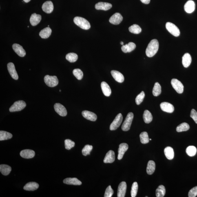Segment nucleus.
<instances>
[{"label": "nucleus", "instance_id": "nucleus-1", "mask_svg": "<svg viewBox=\"0 0 197 197\" xmlns=\"http://www.w3.org/2000/svg\"><path fill=\"white\" fill-rule=\"evenodd\" d=\"M159 43L157 40H151L146 50V54L148 57H151L154 56L158 50Z\"/></svg>", "mask_w": 197, "mask_h": 197}, {"label": "nucleus", "instance_id": "nucleus-2", "mask_svg": "<svg viewBox=\"0 0 197 197\" xmlns=\"http://www.w3.org/2000/svg\"><path fill=\"white\" fill-rule=\"evenodd\" d=\"M74 21L76 25L84 30H88L90 28V23L85 18L76 16L74 18Z\"/></svg>", "mask_w": 197, "mask_h": 197}, {"label": "nucleus", "instance_id": "nucleus-3", "mask_svg": "<svg viewBox=\"0 0 197 197\" xmlns=\"http://www.w3.org/2000/svg\"><path fill=\"white\" fill-rule=\"evenodd\" d=\"M133 118H134V114L132 112H129L122 126V130L126 131L129 130Z\"/></svg>", "mask_w": 197, "mask_h": 197}, {"label": "nucleus", "instance_id": "nucleus-4", "mask_svg": "<svg viewBox=\"0 0 197 197\" xmlns=\"http://www.w3.org/2000/svg\"><path fill=\"white\" fill-rule=\"evenodd\" d=\"M44 82L46 85L49 87H54L57 85L58 84V80L57 77L50 76L47 75L44 78Z\"/></svg>", "mask_w": 197, "mask_h": 197}, {"label": "nucleus", "instance_id": "nucleus-5", "mask_svg": "<svg viewBox=\"0 0 197 197\" xmlns=\"http://www.w3.org/2000/svg\"><path fill=\"white\" fill-rule=\"evenodd\" d=\"M26 106V103L23 100H19L14 102L9 109V111L11 112L21 111L24 109Z\"/></svg>", "mask_w": 197, "mask_h": 197}, {"label": "nucleus", "instance_id": "nucleus-6", "mask_svg": "<svg viewBox=\"0 0 197 197\" xmlns=\"http://www.w3.org/2000/svg\"><path fill=\"white\" fill-rule=\"evenodd\" d=\"M166 28L167 30L175 36H178L180 35V31L178 27L172 23L168 22L166 24Z\"/></svg>", "mask_w": 197, "mask_h": 197}, {"label": "nucleus", "instance_id": "nucleus-7", "mask_svg": "<svg viewBox=\"0 0 197 197\" xmlns=\"http://www.w3.org/2000/svg\"><path fill=\"white\" fill-rule=\"evenodd\" d=\"M123 120V116L120 113L116 116L114 121L111 123L109 129L111 131L116 130L120 126Z\"/></svg>", "mask_w": 197, "mask_h": 197}, {"label": "nucleus", "instance_id": "nucleus-8", "mask_svg": "<svg viewBox=\"0 0 197 197\" xmlns=\"http://www.w3.org/2000/svg\"><path fill=\"white\" fill-rule=\"evenodd\" d=\"M171 85L173 88L178 94H182L184 91V85L180 81L176 78H173L171 80Z\"/></svg>", "mask_w": 197, "mask_h": 197}, {"label": "nucleus", "instance_id": "nucleus-9", "mask_svg": "<svg viewBox=\"0 0 197 197\" xmlns=\"http://www.w3.org/2000/svg\"><path fill=\"white\" fill-rule=\"evenodd\" d=\"M54 109L56 112L60 116H67V112L66 109L61 104L57 103L54 105Z\"/></svg>", "mask_w": 197, "mask_h": 197}, {"label": "nucleus", "instance_id": "nucleus-10", "mask_svg": "<svg viewBox=\"0 0 197 197\" xmlns=\"http://www.w3.org/2000/svg\"><path fill=\"white\" fill-rule=\"evenodd\" d=\"M123 17L119 13L116 12L111 16L109 19V22L113 25H117L121 22Z\"/></svg>", "mask_w": 197, "mask_h": 197}, {"label": "nucleus", "instance_id": "nucleus-11", "mask_svg": "<svg viewBox=\"0 0 197 197\" xmlns=\"http://www.w3.org/2000/svg\"><path fill=\"white\" fill-rule=\"evenodd\" d=\"M7 66L9 72L11 77L14 80H17L18 79V74L14 64L12 63H9L7 64Z\"/></svg>", "mask_w": 197, "mask_h": 197}, {"label": "nucleus", "instance_id": "nucleus-12", "mask_svg": "<svg viewBox=\"0 0 197 197\" xmlns=\"http://www.w3.org/2000/svg\"><path fill=\"white\" fill-rule=\"evenodd\" d=\"M160 106L161 109L164 112L171 113L174 111L173 105L168 102H162L161 103Z\"/></svg>", "mask_w": 197, "mask_h": 197}, {"label": "nucleus", "instance_id": "nucleus-13", "mask_svg": "<svg viewBox=\"0 0 197 197\" xmlns=\"http://www.w3.org/2000/svg\"><path fill=\"white\" fill-rule=\"evenodd\" d=\"M127 189V184L125 181L120 182L118 186L117 197H124L125 196Z\"/></svg>", "mask_w": 197, "mask_h": 197}, {"label": "nucleus", "instance_id": "nucleus-14", "mask_svg": "<svg viewBox=\"0 0 197 197\" xmlns=\"http://www.w3.org/2000/svg\"><path fill=\"white\" fill-rule=\"evenodd\" d=\"M12 49L16 54L21 57H23L26 55V53L22 47L17 43H14L12 45Z\"/></svg>", "mask_w": 197, "mask_h": 197}, {"label": "nucleus", "instance_id": "nucleus-15", "mask_svg": "<svg viewBox=\"0 0 197 197\" xmlns=\"http://www.w3.org/2000/svg\"><path fill=\"white\" fill-rule=\"evenodd\" d=\"M42 8L44 12L47 14H50L54 10V5L52 2L47 1L43 4Z\"/></svg>", "mask_w": 197, "mask_h": 197}, {"label": "nucleus", "instance_id": "nucleus-16", "mask_svg": "<svg viewBox=\"0 0 197 197\" xmlns=\"http://www.w3.org/2000/svg\"><path fill=\"white\" fill-rule=\"evenodd\" d=\"M112 7V5L111 4L103 2H99L96 3L95 5V8L96 10H103L107 11L110 9Z\"/></svg>", "mask_w": 197, "mask_h": 197}, {"label": "nucleus", "instance_id": "nucleus-17", "mask_svg": "<svg viewBox=\"0 0 197 197\" xmlns=\"http://www.w3.org/2000/svg\"><path fill=\"white\" fill-rule=\"evenodd\" d=\"M128 145L127 143H122L120 144L118 150V160H120L123 158L124 154L128 149Z\"/></svg>", "mask_w": 197, "mask_h": 197}, {"label": "nucleus", "instance_id": "nucleus-18", "mask_svg": "<svg viewBox=\"0 0 197 197\" xmlns=\"http://www.w3.org/2000/svg\"><path fill=\"white\" fill-rule=\"evenodd\" d=\"M20 156L26 159L33 158L35 155L34 151L30 149H25L22 150L20 153Z\"/></svg>", "mask_w": 197, "mask_h": 197}, {"label": "nucleus", "instance_id": "nucleus-19", "mask_svg": "<svg viewBox=\"0 0 197 197\" xmlns=\"http://www.w3.org/2000/svg\"><path fill=\"white\" fill-rule=\"evenodd\" d=\"M82 116L87 120L92 121H95L97 118L96 115L94 112L88 111H84L82 112Z\"/></svg>", "mask_w": 197, "mask_h": 197}, {"label": "nucleus", "instance_id": "nucleus-20", "mask_svg": "<svg viewBox=\"0 0 197 197\" xmlns=\"http://www.w3.org/2000/svg\"><path fill=\"white\" fill-rule=\"evenodd\" d=\"M195 5L194 2L189 0L186 2L184 5V10L188 13H191L195 10Z\"/></svg>", "mask_w": 197, "mask_h": 197}, {"label": "nucleus", "instance_id": "nucleus-21", "mask_svg": "<svg viewBox=\"0 0 197 197\" xmlns=\"http://www.w3.org/2000/svg\"><path fill=\"white\" fill-rule=\"evenodd\" d=\"M111 73L113 78L116 81L119 83H123L124 81L125 78L123 75L121 73L115 70L111 71Z\"/></svg>", "mask_w": 197, "mask_h": 197}, {"label": "nucleus", "instance_id": "nucleus-22", "mask_svg": "<svg viewBox=\"0 0 197 197\" xmlns=\"http://www.w3.org/2000/svg\"><path fill=\"white\" fill-rule=\"evenodd\" d=\"M115 160V154L114 151L109 150L106 154L103 161L105 163H112Z\"/></svg>", "mask_w": 197, "mask_h": 197}, {"label": "nucleus", "instance_id": "nucleus-23", "mask_svg": "<svg viewBox=\"0 0 197 197\" xmlns=\"http://www.w3.org/2000/svg\"><path fill=\"white\" fill-rule=\"evenodd\" d=\"M136 47V44L132 42H130L127 44L122 46L121 49L124 53H129L134 50Z\"/></svg>", "mask_w": 197, "mask_h": 197}, {"label": "nucleus", "instance_id": "nucleus-24", "mask_svg": "<svg viewBox=\"0 0 197 197\" xmlns=\"http://www.w3.org/2000/svg\"><path fill=\"white\" fill-rule=\"evenodd\" d=\"M64 183L67 185H81L82 182L76 178H67L63 181Z\"/></svg>", "mask_w": 197, "mask_h": 197}, {"label": "nucleus", "instance_id": "nucleus-25", "mask_svg": "<svg viewBox=\"0 0 197 197\" xmlns=\"http://www.w3.org/2000/svg\"><path fill=\"white\" fill-rule=\"evenodd\" d=\"M41 20V16L39 14L33 13L31 16L30 21L33 26H35L40 22Z\"/></svg>", "mask_w": 197, "mask_h": 197}, {"label": "nucleus", "instance_id": "nucleus-26", "mask_svg": "<svg viewBox=\"0 0 197 197\" xmlns=\"http://www.w3.org/2000/svg\"><path fill=\"white\" fill-rule=\"evenodd\" d=\"M192 62L191 57L188 53H186L182 57V64L185 67H188L190 65Z\"/></svg>", "mask_w": 197, "mask_h": 197}, {"label": "nucleus", "instance_id": "nucleus-27", "mask_svg": "<svg viewBox=\"0 0 197 197\" xmlns=\"http://www.w3.org/2000/svg\"><path fill=\"white\" fill-rule=\"evenodd\" d=\"M39 187V184L36 182H31L26 184L23 189L26 191H34L37 189Z\"/></svg>", "mask_w": 197, "mask_h": 197}, {"label": "nucleus", "instance_id": "nucleus-28", "mask_svg": "<svg viewBox=\"0 0 197 197\" xmlns=\"http://www.w3.org/2000/svg\"><path fill=\"white\" fill-rule=\"evenodd\" d=\"M101 87L103 94L105 96H109L110 95L111 91L109 85L105 82H102L101 84Z\"/></svg>", "mask_w": 197, "mask_h": 197}, {"label": "nucleus", "instance_id": "nucleus-29", "mask_svg": "<svg viewBox=\"0 0 197 197\" xmlns=\"http://www.w3.org/2000/svg\"><path fill=\"white\" fill-rule=\"evenodd\" d=\"M164 152L168 159L171 160L174 158V152L172 147H166L164 149Z\"/></svg>", "mask_w": 197, "mask_h": 197}, {"label": "nucleus", "instance_id": "nucleus-30", "mask_svg": "<svg viewBox=\"0 0 197 197\" xmlns=\"http://www.w3.org/2000/svg\"><path fill=\"white\" fill-rule=\"evenodd\" d=\"M52 32V30L50 27H46L41 31V32L39 33V35L41 38L46 39V38H49Z\"/></svg>", "mask_w": 197, "mask_h": 197}, {"label": "nucleus", "instance_id": "nucleus-31", "mask_svg": "<svg viewBox=\"0 0 197 197\" xmlns=\"http://www.w3.org/2000/svg\"><path fill=\"white\" fill-rule=\"evenodd\" d=\"M156 168V165L154 161L150 160L148 162L147 171L148 174L151 175L153 174Z\"/></svg>", "mask_w": 197, "mask_h": 197}, {"label": "nucleus", "instance_id": "nucleus-32", "mask_svg": "<svg viewBox=\"0 0 197 197\" xmlns=\"http://www.w3.org/2000/svg\"><path fill=\"white\" fill-rule=\"evenodd\" d=\"M12 168L8 165H5V164H1L0 165V171L2 174L5 176H7L10 174Z\"/></svg>", "mask_w": 197, "mask_h": 197}, {"label": "nucleus", "instance_id": "nucleus-33", "mask_svg": "<svg viewBox=\"0 0 197 197\" xmlns=\"http://www.w3.org/2000/svg\"><path fill=\"white\" fill-rule=\"evenodd\" d=\"M143 119L145 123H149L153 120L152 114L149 111L145 110L143 113Z\"/></svg>", "mask_w": 197, "mask_h": 197}, {"label": "nucleus", "instance_id": "nucleus-34", "mask_svg": "<svg viewBox=\"0 0 197 197\" xmlns=\"http://www.w3.org/2000/svg\"><path fill=\"white\" fill-rule=\"evenodd\" d=\"M12 137V135L10 133L4 131H0V140L10 139Z\"/></svg>", "mask_w": 197, "mask_h": 197}, {"label": "nucleus", "instance_id": "nucleus-35", "mask_svg": "<svg viewBox=\"0 0 197 197\" xmlns=\"http://www.w3.org/2000/svg\"><path fill=\"white\" fill-rule=\"evenodd\" d=\"M161 86L159 83L156 82L154 84V87L153 89L152 93L153 95L155 96H157L161 94Z\"/></svg>", "mask_w": 197, "mask_h": 197}, {"label": "nucleus", "instance_id": "nucleus-36", "mask_svg": "<svg viewBox=\"0 0 197 197\" xmlns=\"http://www.w3.org/2000/svg\"><path fill=\"white\" fill-rule=\"evenodd\" d=\"M166 190L165 187L163 185H160L156 190L157 197H163L165 196Z\"/></svg>", "mask_w": 197, "mask_h": 197}, {"label": "nucleus", "instance_id": "nucleus-37", "mask_svg": "<svg viewBox=\"0 0 197 197\" xmlns=\"http://www.w3.org/2000/svg\"><path fill=\"white\" fill-rule=\"evenodd\" d=\"M189 126L187 123H182L179 125L176 128L177 132H181L182 131H187L189 129Z\"/></svg>", "mask_w": 197, "mask_h": 197}, {"label": "nucleus", "instance_id": "nucleus-38", "mask_svg": "<svg viewBox=\"0 0 197 197\" xmlns=\"http://www.w3.org/2000/svg\"><path fill=\"white\" fill-rule=\"evenodd\" d=\"M66 58L70 63H74L78 59V56L74 53H69L66 56Z\"/></svg>", "mask_w": 197, "mask_h": 197}, {"label": "nucleus", "instance_id": "nucleus-39", "mask_svg": "<svg viewBox=\"0 0 197 197\" xmlns=\"http://www.w3.org/2000/svg\"><path fill=\"white\" fill-rule=\"evenodd\" d=\"M129 31L132 33L138 34L141 32L142 29L139 26L134 24L129 27Z\"/></svg>", "mask_w": 197, "mask_h": 197}, {"label": "nucleus", "instance_id": "nucleus-40", "mask_svg": "<svg viewBox=\"0 0 197 197\" xmlns=\"http://www.w3.org/2000/svg\"><path fill=\"white\" fill-rule=\"evenodd\" d=\"M186 152L189 156H194L197 152L196 148L193 146H189L186 149Z\"/></svg>", "mask_w": 197, "mask_h": 197}, {"label": "nucleus", "instance_id": "nucleus-41", "mask_svg": "<svg viewBox=\"0 0 197 197\" xmlns=\"http://www.w3.org/2000/svg\"><path fill=\"white\" fill-rule=\"evenodd\" d=\"M140 142L142 144H147L149 142V139L147 132L141 133L140 136Z\"/></svg>", "mask_w": 197, "mask_h": 197}, {"label": "nucleus", "instance_id": "nucleus-42", "mask_svg": "<svg viewBox=\"0 0 197 197\" xmlns=\"http://www.w3.org/2000/svg\"><path fill=\"white\" fill-rule=\"evenodd\" d=\"M93 149L92 145H86L82 150V154L84 156H87L88 155L90 154V152Z\"/></svg>", "mask_w": 197, "mask_h": 197}, {"label": "nucleus", "instance_id": "nucleus-43", "mask_svg": "<svg viewBox=\"0 0 197 197\" xmlns=\"http://www.w3.org/2000/svg\"><path fill=\"white\" fill-rule=\"evenodd\" d=\"M74 76L78 80L82 79L83 76V74L81 70L79 69H76L73 71Z\"/></svg>", "mask_w": 197, "mask_h": 197}, {"label": "nucleus", "instance_id": "nucleus-44", "mask_svg": "<svg viewBox=\"0 0 197 197\" xmlns=\"http://www.w3.org/2000/svg\"><path fill=\"white\" fill-rule=\"evenodd\" d=\"M138 189V184L137 182H135L133 183L131 187V196L132 197H136Z\"/></svg>", "mask_w": 197, "mask_h": 197}, {"label": "nucleus", "instance_id": "nucleus-45", "mask_svg": "<svg viewBox=\"0 0 197 197\" xmlns=\"http://www.w3.org/2000/svg\"><path fill=\"white\" fill-rule=\"evenodd\" d=\"M145 96V94L143 91H142L140 94L138 95L136 98V102L137 105H140L143 102Z\"/></svg>", "mask_w": 197, "mask_h": 197}, {"label": "nucleus", "instance_id": "nucleus-46", "mask_svg": "<svg viewBox=\"0 0 197 197\" xmlns=\"http://www.w3.org/2000/svg\"><path fill=\"white\" fill-rule=\"evenodd\" d=\"M75 143L72 140L67 139L65 140V149L67 150H70L72 147H74Z\"/></svg>", "mask_w": 197, "mask_h": 197}, {"label": "nucleus", "instance_id": "nucleus-47", "mask_svg": "<svg viewBox=\"0 0 197 197\" xmlns=\"http://www.w3.org/2000/svg\"><path fill=\"white\" fill-rule=\"evenodd\" d=\"M114 194V191L111 188V186L109 185L108 187L105 190V197H111Z\"/></svg>", "mask_w": 197, "mask_h": 197}, {"label": "nucleus", "instance_id": "nucleus-48", "mask_svg": "<svg viewBox=\"0 0 197 197\" xmlns=\"http://www.w3.org/2000/svg\"><path fill=\"white\" fill-rule=\"evenodd\" d=\"M197 195V186L191 189L188 193L189 197H195Z\"/></svg>", "mask_w": 197, "mask_h": 197}, {"label": "nucleus", "instance_id": "nucleus-49", "mask_svg": "<svg viewBox=\"0 0 197 197\" xmlns=\"http://www.w3.org/2000/svg\"><path fill=\"white\" fill-rule=\"evenodd\" d=\"M191 117L194 120L195 123L197 124V112L195 109H192L191 111Z\"/></svg>", "mask_w": 197, "mask_h": 197}, {"label": "nucleus", "instance_id": "nucleus-50", "mask_svg": "<svg viewBox=\"0 0 197 197\" xmlns=\"http://www.w3.org/2000/svg\"><path fill=\"white\" fill-rule=\"evenodd\" d=\"M140 1L143 3L148 4L150 2V0H140Z\"/></svg>", "mask_w": 197, "mask_h": 197}, {"label": "nucleus", "instance_id": "nucleus-51", "mask_svg": "<svg viewBox=\"0 0 197 197\" xmlns=\"http://www.w3.org/2000/svg\"><path fill=\"white\" fill-rule=\"evenodd\" d=\"M23 1L26 3H28L29 2H30L31 0H23Z\"/></svg>", "mask_w": 197, "mask_h": 197}, {"label": "nucleus", "instance_id": "nucleus-52", "mask_svg": "<svg viewBox=\"0 0 197 197\" xmlns=\"http://www.w3.org/2000/svg\"><path fill=\"white\" fill-rule=\"evenodd\" d=\"M120 44L123 45V42H120Z\"/></svg>", "mask_w": 197, "mask_h": 197}, {"label": "nucleus", "instance_id": "nucleus-53", "mask_svg": "<svg viewBox=\"0 0 197 197\" xmlns=\"http://www.w3.org/2000/svg\"><path fill=\"white\" fill-rule=\"evenodd\" d=\"M149 140H151V139H150Z\"/></svg>", "mask_w": 197, "mask_h": 197}, {"label": "nucleus", "instance_id": "nucleus-54", "mask_svg": "<svg viewBox=\"0 0 197 197\" xmlns=\"http://www.w3.org/2000/svg\"><path fill=\"white\" fill-rule=\"evenodd\" d=\"M60 91V92H61V90H60V91Z\"/></svg>", "mask_w": 197, "mask_h": 197}]
</instances>
